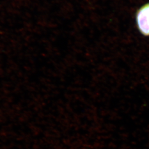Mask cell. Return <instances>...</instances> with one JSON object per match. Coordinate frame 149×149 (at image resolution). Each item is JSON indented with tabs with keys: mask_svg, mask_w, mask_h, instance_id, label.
<instances>
[{
	"mask_svg": "<svg viewBox=\"0 0 149 149\" xmlns=\"http://www.w3.org/2000/svg\"><path fill=\"white\" fill-rule=\"evenodd\" d=\"M136 22L139 32L144 36H149V3L139 8L136 13Z\"/></svg>",
	"mask_w": 149,
	"mask_h": 149,
	"instance_id": "obj_1",
	"label": "cell"
}]
</instances>
